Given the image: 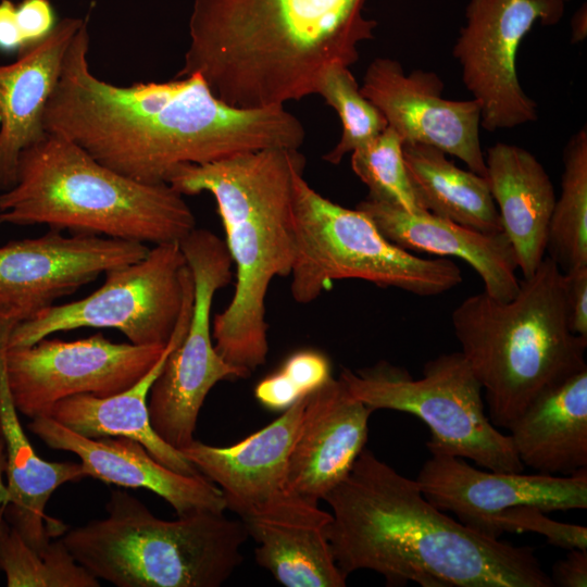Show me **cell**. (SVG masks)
Returning <instances> with one entry per match:
<instances>
[{"label":"cell","mask_w":587,"mask_h":587,"mask_svg":"<svg viewBox=\"0 0 587 587\" xmlns=\"http://www.w3.org/2000/svg\"><path fill=\"white\" fill-rule=\"evenodd\" d=\"M563 0H470L452 54L462 80L480 104V126L510 129L537 120V104L516 72L519 47L533 26L557 24Z\"/></svg>","instance_id":"12"},{"label":"cell","mask_w":587,"mask_h":587,"mask_svg":"<svg viewBox=\"0 0 587 587\" xmlns=\"http://www.w3.org/2000/svg\"><path fill=\"white\" fill-rule=\"evenodd\" d=\"M563 273L587 266V128L567 141L561 192L553 207L546 247Z\"/></svg>","instance_id":"28"},{"label":"cell","mask_w":587,"mask_h":587,"mask_svg":"<svg viewBox=\"0 0 587 587\" xmlns=\"http://www.w3.org/2000/svg\"><path fill=\"white\" fill-rule=\"evenodd\" d=\"M87 18L59 21L48 37L0 65V192L15 185L21 153L47 136L48 100L66 50Z\"/></svg>","instance_id":"22"},{"label":"cell","mask_w":587,"mask_h":587,"mask_svg":"<svg viewBox=\"0 0 587 587\" xmlns=\"http://www.w3.org/2000/svg\"><path fill=\"white\" fill-rule=\"evenodd\" d=\"M429 453L415 478L424 497L489 537L496 538L495 520L516 505L546 513L587 508V470L567 476L484 471L463 458Z\"/></svg>","instance_id":"15"},{"label":"cell","mask_w":587,"mask_h":587,"mask_svg":"<svg viewBox=\"0 0 587 587\" xmlns=\"http://www.w3.org/2000/svg\"><path fill=\"white\" fill-rule=\"evenodd\" d=\"M357 209L365 212L389 241L407 251L463 260L482 278L490 297L508 301L517 294L516 257L504 232L482 233L426 211L411 213L370 197Z\"/></svg>","instance_id":"20"},{"label":"cell","mask_w":587,"mask_h":587,"mask_svg":"<svg viewBox=\"0 0 587 587\" xmlns=\"http://www.w3.org/2000/svg\"><path fill=\"white\" fill-rule=\"evenodd\" d=\"M351 167L367 186V197L411 213L423 212L405 167L403 141L389 126L351 152Z\"/></svg>","instance_id":"31"},{"label":"cell","mask_w":587,"mask_h":587,"mask_svg":"<svg viewBox=\"0 0 587 587\" xmlns=\"http://www.w3.org/2000/svg\"><path fill=\"white\" fill-rule=\"evenodd\" d=\"M327 537L345 576L359 570L388 586L552 587L533 547L477 532L436 508L415 479L364 448L347 477L323 499Z\"/></svg>","instance_id":"2"},{"label":"cell","mask_w":587,"mask_h":587,"mask_svg":"<svg viewBox=\"0 0 587 587\" xmlns=\"http://www.w3.org/2000/svg\"><path fill=\"white\" fill-rule=\"evenodd\" d=\"M308 396L262 429L228 447L193 440L179 451L223 492L226 509L240 519L258 513L291 492L287 469Z\"/></svg>","instance_id":"19"},{"label":"cell","mask_w":587,"mask_h":587,"mask_svg":"<svg viewBox=\"0 0 587 587\" xmlns=\"http://www.w3.org/2000/svg\"><path fill=\"white\" fill-rule=\"evenodd\" d=\"M373 410L333 376L307 398L290 452L287 488L317 502L350 473L365 448Z\"/></svg>","instance_id":"18"},{"label":"cell","mask_w":587,"mask_h":587,"mask_svg":"<svg viewBox=\"0 0 587 587\" xmlns=\"http://www.w3.org/2000/svg\"><path fill=\"white\" fill-rule=\"evenodd\" d=\"M166 345L116 344L101 333L73 341L46 337L4 347L3 367L13 404L32 420L71 396L124 391L151 370Z\"/></svg>","instance_id":"13"},{"label":"cell","mask_w":587,"mask_h":587,"mask_svg":"<svg viewBox=\"0 0 587 587\" xmlns=\"http://www.w3.org/2000/svg\"><path fill=\"white\" fill-rule=\"evenodd\" d=\"M27 427L46 446L76 454L87 477L124 488L148 489L163 498L177 515L226 510L223 492L207 477L168 469L134 439L84 437L47 415L32 419Z\"/></svg>","instance_id":"17"},{"label":"cell","mask_w":587,"mask_h":587,"mask_svg":"<svg viewBox=\"0 0 587 587\" xmlns=\"http://www.w3.org/2000/svg\"><path fill=\"white\" fill-rule=\"evenodd\" d=\"M1 322H2V321L0 320V323H1Z\"/></svg>","instance_id":"41"},{"label":"cell","mask_w":587,"mask_h":587,"mask_svg":"<svg viewBox=\"0 0 587 587\" xmlns=\"http://www.w3.org/2000/svg\"><path fill=\"white\" fill-rule=\"evenodd\" d=\"M100 288L52 304L16 324L5 348L29 346L59 332L113 328L134 345H166L176 327L191 272L179 241L154 245L136 262L104 273Z\"/></svg>","instance_id":"10"},{"label":"cell","mask_w":587,"mask_h":587,"mask_svg":"<svg viewBox=\"0 0 587 587\" xmlns=\"http://www.w3.org/2000/svg\"><path fill=\"white\" fill-rule=\"evenodd\" d=\"M451 323L496 427L508 429L541 391L587 369V338L567 324L564 273L547 255L514 298L471 295Z\"/></svg>","instance_id":"6"},{"label":"cell","mask_w":587,"mask_h":587,"mask_svg":"<svg viewBox=\"0 0 587 587\" xmlns=\"http://www.w3.org/2000/svg\"><path fill=\"white\" fill-rule=\"evenodd\" d=\"M58 23L50 0H22L15 4L14 24L24 50L48 37Z\"/></svg>","instance_id":"34"},{"label":"cell","mask_w":587,"mask_h":587,"mask_svg":"<svg viewBox=\"0 0 587 587\" xmlns=\"http://www.w3.org/2000/svg\"><path fill=\"white\" fill-rule=\"evenodd\" d=\"M107 516L61 538L96 578L117 587H218L242 562L241 520L201 511L157 517L139 499L112 490Z\"/></svg>","instance_id":"7"},{"label":"cell","mask_w":587,"mask_h":587,"mask_svg":"<svg viewBox=\"0 0 587 587\" xmlns=\"http://www.w3.org/2000/svg\"><path fill=\"white\" fill-rule=\"evenodd\" d=\"M149 248L138 241L50 229L0 247V320L14 326L75 292L107 271L136 262Z\"/></svg>","instance_id":"14"},{"label":"cell","mask_w":587,"mask_h":587,"mask_svg":"<svg viewBox=\"0 0 587 587\" xmlns=\"http://www.w3.org/2000/svg\"><path fill=\"white\" fill-rule=\"evenodd\" d=\"M537 533L549 544L566 550H587V528L582 525L561 523L546 515V512L530 505L507 509L494 523V534L499 538L503 533Z\"/></svg>","instance_id":"33"},{"label":"cell","mask_w":587,"mask_h":587,"mask_svg":"<svg viewBox=\"0 0 587 587\" xmlns=\"http://www.w3.org/2000/svg\"><path fill=\"white\" fill-rule=\"evenodd\" d=\"M553 586H587V550L572 549L564 559L557 561L549 575Z\"/></svg>","instance_id":"36"},{"label":"cell","mask_w":587,"mask_h":587,"mask_svg":"<svg viewBox=\"0 0 587 587\" xmlns=\"http://www.w3.org/2000/svg\"><path fill=\"white\" fill-rule=\"evenodd\" d=\"M360 89L403 143L435 147L485 177L479 138L482 108L476 100L446 99L444 82L436 73L414 70L407 74L389 58L370 63Z\"/></svg>","instance_id":"16"},{"label":"cell","mask_w":587,"mask_h":587,"mask_svg":"<svg viewBox=\"0 0 587 587\" xmlns=\"http://www.w3.org/2000/svg\"><path fill=\"white\" fill-rule=\"evenodd\" d=\"M403 157L423 211L482 233L503 232L486 177L460 168L432 146L403 143Z\"/></svg>","instance_id":"27"},{"label":"cell","mask_w":587,"mask_h":587,"mask_svg":"<svg viewBox=\"0 0 587 587\" xmlns=\"http://www.w3.org/2000/svg\"><path fill=\"white\" fill-rule=\"evenodd\" d=\"M7 336H0V422L5 449L8 500L3 516L35 550H43L66 526L46 515L52 494L87 477L82 463L41 459L28 440L13 404L3 367Z\"/></svg>","instance_id":"24"},{"label":"cell","mask_w":587,"mask_h":587,"mask_svg":"<svg viewBox=\"0 0 587 587\" xmlns=\"http://www.w3.org/2000/svg\"><path fill=\"white\" fill-rule=\"evenodd\" d=\"M0 438H2L1 422H0Z\"/></svg>","instance_id":"40"},{"label":"cell","mask_w":587,"mask_h":587,"mask_svg":"<svg viewBox=\"0 0 587 587\" xmlns=\"http://www.w3.org/2000/svg\"><path fill=\"white\" fill-rule=\"evenodd\" d=\"M5 475V449L2 438H0V527L4 520L3 511L8 500V489L4 483Z\"/></svg>","instance_id":"39"},{"label":"cell","mask_w":587,"mask_h":587,"mask_svg":"<svg viewBox=\"0 0 587 587\" xmlns=\"http://www.w3.org/2000/svg\"><path fill=\"white\" fill-rule=\"evenodd\" d=\"M564 298L571 332L587 338V266L564 273Z\"/></svg>","instance_id":"35"},{"label":"cell","mask_w":587,"mask_h":587,"mask_svg":"<svg viewBox=\"0 0 587 587\" xmlns=\"http://www.w3.org/2000/svg\"><path fill=\"white\" fill-rule=\"evenodd\" d=\"M0 570L8 587H99L100 582L62 539L33 549L4 519L0 527Z\"/></svg>","instance_id":"29"},{"label":"cell","mask_w":587,"mask_h":587,"mask_svg":"<svg viewBox=\"0 0 587 587\" xmlns=\"http://www.w3.org/2000/svg\"><path fill=\"white\" fill-rule=\"evenodd\" d=\"M485 164L502 230L513 247L523 278L529 277L546 257L557 199L553 184L537 158L515 145L497 142L489 147Z\"/></svg>","instance_id":"25"},{"label":"cell","mask_w":587,"mask_h":587,"mask_svg":"<svg viewBox=\"0 0 587 587\" xmlns=\"http://www.w3.org/2000/svg\"><path fill=\"white\" fill-rule=\"evenodd\" d=\"M299 149L266 148L202 164H184L167 184L180 195L209 192L236 271L235 291L212 321L215 350L249 375L266 362V296L275 277L290 275L296 253L294 179Z\"/></svg>","instance_id":"4"},{"label":"cell","mask_w":587,"mask_h":587,"mask_svg":"<svg viewBox=\"0 0 587 587\" xmlns=\"http://www.w3.org/2000/svg\"><path fill=\"white\" fill-rule=\"evenodd\" d=\"M193 303V278H189L176 327L163 353L151 370L124 391L97 397L89 394L64 398L47 416L88 438L126 437L140 442L160 463L185 475L199 471L183 453L161 439L151 426L148 396L171 351L187 333Z\"/></svg>","instance_id":"23"},{"label":"cell","mask_w":587,"mask_h":587,"mask_svg":"<svg viewBox=\"0 0 587 587\" xmlns=\"http://www.w3.org/2000/svg\"><path fill=\"white\" fill-rule=\"evenodd\" d=\"M257 542L254 558L286 587H344L327 537L332 513L295 494L240 519Z\"/></svg>","instance_id":"21"},{"label":"cell","mask_w":587,"mask_h":587,"mask_svg":"<svg viewBox=\"0 0 587 587\" xmlns=\"http://www.w3.org/2000/svg\"><path fill=\"white\" fill-rule=\"evenodd\" d=\"M365 0H195L176 78L200 75L225 103L283 107L316 91L333 64L350 66L374 38Z\"/></svg>","instance_id":"3"},{"label":"cell","mask_w":587,"mask_h":587,"mask_svg":"<svg viewBox=\"0 0 587 587\" xmlns=\"http://www.w3.org/2000/svg\"><path fill=\"white\" fill-rule=\"evenodd\" d=\"M296 253L290 294L307 304L334 280L360 279L416 296L445 294L460 285L462 272L449 258L424 259L389 241L373 220L314 190L296 174L292 190Z\"/></svg>","instance_id":"8"},{"label":"cell","mask_w":587,"mask_h":587,"mask_svg":"<svg viewBox=\"0 0 587 587\" xmlns=\"http://www.w3.org/2000/svg\"><path fill=\"white\" fill-rule=\"evenodd\" d=\"M15 3L10 0L0 1V52L12 53L24 50L22 40L14 25Z\"/></svg>","instance_id":"37"},{"label":"cell","mask_w":587,"mask_h":587,"mask_svg":"<svg viewBox=\"0 0 587 587\" xmlns=\"http://www.w3.org/2000/svg\"><path fill=\"white\" fill-rule=\"evenodd\" d=\"M87 25L66 50L43 124L109 168L140 183L167 184L184 164L303 145L304 127L284 105H229L198 74L127 87L98 78L88 63Z\"/></svg>","instance_id":"1"},{"label":"cell","mask_w":587,"mask_h":587,"mask_svg":"<svg viewBox=\"0 0 587 587\" xmlns=\"http://www.w3.org/2000/svg\"><path fill=\"white\" fill-rule=\"evenodd\" d=\"M330 377V362L324 353L313 349L299 350L255 386L254 397L267 410L285 411Z\"/></svg>","instance_id":"32"},{"label":"cell","mask_w":587,"mask_h":587,"mask_svg":"<svg viewBox=\"0 0 587 587\" xmlns=\"http://www.w3.org/2000/svg\"><path fill=\"white\" fill-rule=\"evenodd\" d=\"M4 224L158 245L184 239L196 217L168 184L132 179L47 133L21 153L15 185L0 192Z\"/></svg>","instance_id":"5"},{"label":"cell","mask_w":587,"mask_h":587,"mask_svg":"<svg viewBox=\"0 0 587 587\" xmlns=\"http://www.w3.org/2000/svg\"><path fill=\"white\" fill-rule=\"evenodd\" d=\"M563 1H566V0H563Z\"/></svg>","instance_id":"42"},{"label":"cell","mask_w":587,"mask_h":587,"mask_svg":"<svg viewBox=\"0 0 587 587\" xmlns=\"http://www.w3.org/2000/svg\"><path fill=\"white\" fill-rule=\"evenodd\" d=\"M179 245L193 278L190 322L148 396L152 428L177 450L195 440L198 415L210 390L221 380L250 376L223 360L212 338L213 298L233 278V261L225 241L196 227Z\"/></svg>","instance_id":"11"},{"label":"cell","mask_w":587,"mask_h":587,"mask_svg":"<svg viewBox=\"0 0 587 587\" xmlns=\"http://www.w3.org/2000/svg\"><path fill=\"white\" fill-rule=\"evenodd\" d=\"M587 36V9L584 3L571 20V39L576 43L583 41Z\"/></svg>","instance_id":"38"},{"label":"cell","mask_w":587,"mask_h":587,"mask_svg":"<svg viewBox=\"0 0 587 587\" xmlns=\"http://www.w3.org/2000/svg\"><path fill=\"white\" fill-rule=\"evenodd\" d=\"M315 93L337 112L342 126L338 143L323 157L328 163L339 164L347 153L369 143L388 126L380 111L361 92L349 66L329 65Z\"/></svg>","instance_id":"30"},{"label":"cell","mask_w":587,"mask_h":587,"mask_svg":"<svg viewBox=\"0 0 587 587\" xmlns=\"http://www.w3.org/2000/svg\"><path fill=\"white\" fill-rule=\"evenodd\" d=\"M339 378L373 411L394 410L422 420L430 430L429 452H444L496 472H523L512 440L490 421L483 388L461 351L427 361L421 378L380 361Z\"/></svg>","instance_id":"9"},{"label":"cell","mask_w":587,"mask_h":587,"mask_svg":"<svg viewBox=\"0 0 587 587\" xmlns=\"http://www.w3.org/2000/svg\"><path fill=\"white\" fill-rule=\"evenodd\" d=\"M508 430L520 461L537 473L587 470V369L541 391Z\"/></svg>","instance_id":"26"}]
</instances>
